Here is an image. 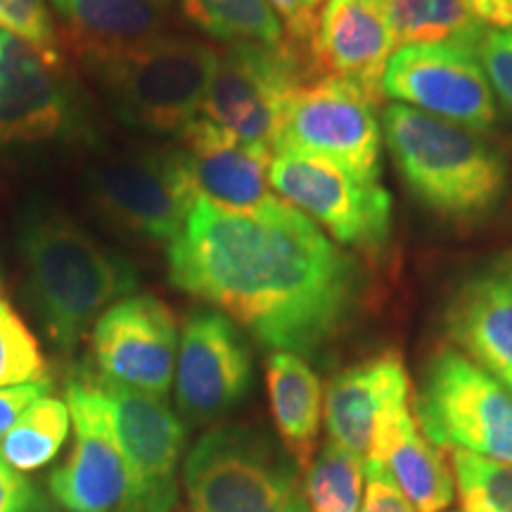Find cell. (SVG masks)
<instances>
[{
  "label": "cell",
  "mask_w": 512,
  "mask_h": 512,
  "mask_svg": "<svg viewBox=\"0 0 512 512\" xmlns=\"http://www.w3.org/2000/svg\"><path fill=\"white\" fill-rule=\"evenodd\" d=\"M98 377L112 408L114 434L126 465V496L117 512H174L178 505V470L188 430L155 394Z\"/></svg>",
  "instance_id": "8fae6325"
},
{
  "label": "cell",
  "mask_w": 512,
  "mask_h": 512,
  "mask_svg": "<svg viewBox=\"0 0 512 512\" xmlns=\"http://www.w3.org/2000/svg\"><path fill=\"white\" fill-rule=\"evenodd\" d=\"M166 264L176 290L299 356L328 347L363 297L361 264L280 197L252 211L197 200Z\"/></svg>",
  "instance_id": "6da1fadb"
},
{
  "label": "cell",
  "mask_w": 512,
  "mask_h": 512,
  "mask_svg": "<svg viewBox=\"0 0 512 512\" xmlns=\"http://www.w3.org/2000/svg\"><path fill=\"white\" fill-rule=\"evenodd\" d=\"M477 55L498 102L512 114V29L486 31Z\"/></svg>",
  "instance_id": "4dcf8cb0"
},
{
  "label": "cell",
  "mask_w": 512,
  "mask_h": 512,
  "mask_svg": "<svg viewBox=\"0 0 512 512\" xmlns=\"http://www.w3.org/2000/svg\"><path fill=\"white\" fill-rule=\"evenodd\" d=\"M382 136L403 185L439 219H489L508 190V157L484 133L394 102L382 110Z\"/></svg>",
  "instance_id": "3957f363"
},
{
  "label": "cell",
  "mask_w": 512,
  "mask_h": 512,
  "mask_svg": "<svg viewBox=\"0 0 512 512\" xmlns=\"http://www.w3.org/2000/svg\"><path fill=\"white\" fill-rule=\"evenodd\" d=\"M510 3H512V0H510Z\"/></svg>",
  "instance_id": "ab89813d"
},
{
  "label": "cell",
  "mask_w": 512,
  "mask_h": 512,
  "mask_svg": "<svg viewBox=\"0 0 512 512\" xmlns=\"http://www.w3.org/2000/svg\"><path fill=\"white\" fill-rule=\"evenodd\" d=\"M306 3H309V8L316 12V15H320V10H323L325 0H306Z\"/></svg>",
  "instance_id": "d590c367"
},
{
  "label": "cell",
  "mask_w": 512,
  "mask_h": 512,
  "mask_svg": "<svg viewBox=\"0 0 512 512\" xmlns=\"http://www.w3.org/2000/svg\"><path fill=\"white\" fill-rule=\"evenodd\" d=\"M190 512H311L302 467L259 425H219L183 463Z\"/></svg>",
  "instance_id": "5b68a950"
},
{
  "label": "cell",
  "mask_w": 512,
  "mask_h": 512,
  "mask_svg": "<svg viewBox=\"0 0 512 512\" xmlns=\"http://www.w3.org/2000/svg\"><path fill=\"white\" fill-rule=\"evenodd\" d=\"M79 131V112L60 69L0 27V150L74 138Z\"/></svg>",
  "instance_id": "2e32d148"
},
{
  "label": "cell",
  "mask_w": 512,
  "mask_h": 512,
  "mask_svg": "<svg viewBox=\"0 0 512 512\" xmlns=\"http://www.w3.org/2000/svg\"><path fill=\"white\" fill-rule=\"evenodd\" d=\"M444 512H460V510H451V508H448V510H444Z\"/></svg>",
  "instance_id": "8d00e7d4"
},
{
  "label": "cell",
  "mask_w": 512,
  "mask_h": 512,
  "mask_svg": "<svg viewBox=\"0 0 512 512\" xmlns=\"http://www.w3.org/2000/svg\"><path fill=\"white\" fill-rule=\"evenodd\" d=\"M176 318L155 294H128L93 325V361L105 380L164 399L174 384Z\"/></svg>",
  "instance_id": "9a60e30c"
},
{
  "label": "cell",
  "mask_w": 512,
  "mask_h": 512,
  "mask_svg": "<svg viewBox=\"0 0 512 512\" xmlns=\"http://www.w3.org/2000/svg\"><path fill=\"white\" fill-rule=\"evenodd\" d=\"M219 55L207 43L157 34L86 60L126 126L155 136H181L200 117Z\"/></svg>",
  "instance_id": "277c9868"
},
{
  "label": "cell",
  "mask_w": 512,
  "mask_h": 512,
  "mask_svg": "<svg viewBox=\"0 0 512 512\" xmlns=\"http://www.w3.org/2000/svg\"><path fill=\"white\" fill-rule=\"evenodd\" d=\"M64 403L74 422L69 458L48 477V494L64 512H117L126 496V465L114 434L112 408L93 370H72Z\"/></svg>",
  "instance_id": "4fadbf2b"
},
{
  "label": "cell",
  "mask_w": 512,
  "mask_h": 512,
  "mask_svg": "<svg viewBox=\"0 0 512 512\" xmlns=\"http://www.w3.org/2000/svg\"><path fill=\"white\" fill-rule=\"evenodd\" d=\"M0 27L27 41L50 67L62 72V48L48 0H0Z\"/></svg>",
  "instance_id": "f546056e"
},
{
  "label": "cell",
  "mask_w": 512,
  "mask_h": 512,
  "mask_svg": "<svg viewBox=\"0 0 512 512\" xmlns=\"http://www.w3.org/2000/svg\"><path fill=\"white\" fill-rule=\"evenodd\" d=\"M266 384L275 430L285 451L302 470L318 451L323 420V384L304 356L292 351H271L266 361Z\"/></svg>",
  "instance_id": "7402d4cb"
},
{
  "label": "cell",
  "mask_w": 512,
  "mask_h": 512,
  "mask_svg": "<svg viewBox=\"0 0 512 512\" xmlns=\"http://www.w3.org/2000/svg\"><path fill=\"white\" fill-rule=\"evenodd\" d=\"M174 382L178 411L195 425L235 411L254 382L252 351L240 325L216 309L188 313L178 339Z\"/></svg>",
  "instance_id": "5bb4252c"
},
{
  "label": "cell",
  "mask_w": 512,
  "mask_h": 512,
  "mask_svg": "<svg viewBox=\"0 0 512 512\" xmlns=\"http://www.w3.org/2000/svg\"><path fill=\"white\" fill-rule=\"evenodd\" d=\"M415 418L434 446L512 465V392L458 349L430 358Z\"/></svg>",
  "instance_id": "8992f818"
},
{
  "label": "cell",
  "mask_w": 512,
  "mask_h": 512,
  "mask_svg": "<svg viewBox=\"0 0 512 512\" xmlns=\"http://www.w3.org/2000/svg\"><path fill=\"white\" fill-rule=\"evenodd\" d=\"M361 512H415V508L380 463L366 460V501Z\"/></svg>",
  "instance_id": "d6a6232c"
},
{
  "label": "cell",
  "mask_w": 512,
  "mask_h": 512,
  "mask_svg": "<svg viewBox=\"0 0 512 512\" xmlns=\"http://www.w3.org/2000/svg\"><path fill=\"white\" fill-rule=\"evenodd\" d=\"M375 107L361 88L337 76L302 83L285 107L275 152H309L380 181L382 126Z\"/></svg>",
  "instance_id": "30bf717a"
},
{
  "label": "cell",
  "mask_w": 512,
  "mask_h": 512,
  "mask_svg": "<svg viewBox=\"0 0 512 512\" xmlns=\"http://www.w3.org/2000/svg\"><path fill=\"white\" fill-rule=\"evenodd\" d=\"M460 512H512V465L453 451Z\"/></svg>",
  "instance_id": "83f0119b"
},
{
  "label": "cell",
  "mask_w": 512,
  "mask_h": 512,
  "mask_svg": "<svg viewBox=\"0 0 512 512\" xmlns=\"http://www.w3.org/2000/svg\"><path fill=\"white\" fill-rule=\"evenodd\" d=\"M382 91L451 124L489 133L498 124V102L475 48L463 43L399 46L384 69Z\"/></svg>",
  "instance_id": "7c38bea8"
},
{
  "label": "cell",
  "mask_w": 512,
  "mask_h": 512,
  "mask_svg": "<svg viewBox=\"0 0 512 512\" xmlns=\"http://www.w3.org/2000/svg\"><path fill=\"white\" fill-rule=\"evenodd\" d=\"M50 389H53V380L0 389V439L12 430V425L22 418L24 411H27L31 403H36L38 399H43V396H48Z\"/></svg>",
  "instance_id": "e575fe53"
},
{
  "label": "cell",
  "mask_w": 512,
  "mask_h": 512,
  "mask_svg": "<svg viewBox=\"0 0 512 512\" xmlns=\"http://www.w3.org/2000/svg\"><path fill=\"white\" fill-rule=\"evenodd\" d=\"M408 394L411 387L401 389L384 403L366 460L380 463L392 475L415 512H444L456 496L453 472L439 446L415 425Z\"/></svg>",
  "instance_id": "d6986e66"
},
{
  "label": "cell",
  "mask_w": 512,
  "mask_h": 512,
  "mask_svg": "<svg viewBox=\"0 0 512 512\" xmlns=\"http://www.w3.org/2000/svg\"><path fill=\"white\" fill-rule=\"evenodd\" d=\"M0 285H3V275H0Z\"/></svg>",
  "instance_id": "74e56055"
},
{
  "label": "cell",
  "mask_w": 512,
  "mask_h": 512,
  "mask_svg": "<svg viewBox=\"0 0 512 512\" xmlns=\"http://www.w3.org/2000/svg\"><path fill=\"white\" fill-rule=\"evenodd\" d=\"M17 249L29 306L62 354H72L95 320L138 287L136 266L124 254L53 207L24 209Z\"/></svg>",
  "instance_id": "7a4b0ae2"
},
{
  "label": "cell",
  "mask_w": 512,
  "mask_h": 512,
  "mask_svg": "<svg viewBox=\"0 0 512 512\" xmlns=\"http://www.w3.org/2000/svg\"><path fill=\"white\" fill-rule=\"evenodd\" d=\"M508 389H510V392H512V382H510V384H508Z\"/></svg>",
  "instance_id": "f35d334b"
},
{
  "label": "cell",
  "mask_w": 512,
  "mask_h": 512,
  "mask_svg": "<svg viewBox=\"0 0 512 512\" xmlns=\"http://www.w3.org/2000/svg\"><path fill=\"white\" fill-rule=\"evenodd\" d=\"M396 50L389 0H325L311 43L316 76H337L384 100V69Z\"/></svg>",
  "instance_id": "e0dca14e"
},
{
  "label": "cell",
  "mask_w": 512,
  "mask_h": 512,
  "mask_svg": "<svg viewBox=\"0 0 512 512\" xmlns=\"http://www.w3.org/2000/svg\"><path fill=\"white\" fill-rule=\"evenodd\" d=\"M401 389H408V373L403 358L394 351L339 370L325 389L323 403L332 444L366 460L384 403Z\"/></svg>",
  "instance_id": "44dd1931"
},
{
  "label": "cell",
  "mask_w": 512,
  "mask_h": 512,
  "mask_svg": "<svg viewBox=\"0 0 512 512\" xmlns=\"http://www.w3.org/2000/svg\"><path fill=\"white\" fill-rule=\"evenodd\" d=\"M83 55L131 46L159 34L166 0H50Z\"/></svg>",
  "instance_id": "603a6c76"
},
{
  "label": "cell",
  "mask_w": 512,
  "mask_h": 512,
  "mask_svg": "<svg viewBox=\"0 0 512 512\" xmlns=\"http://www.w3.org/2000/svg\"><path fill=\"white\" fill-rule=\"evenodd\" d=\"M318 79L311 57L292 46L238 43L219 55L200 117L249 145L275 152L292 93Z\"/></svg>",
  "instance_id": "ba28073f"
},
{
  "label": "cell",
  "mask_w": 512,
  "mask_h": 512,
  "mask_svg": "<svg viewBox=\"0 0 512 512\" xmlns=\"http://www.w3.org/2000/svg\"><path fill=\"white\" fill-rule=\"evenodd\" d=\"M268 3L283 22L285 41L311 57V43L316 36L320 15L309 8L306 0H268Z\"/></svg>",
  "instance_id": "836d02e7"
},
{
  "label": "cell",
  "mask_w": 512,
  "mask_h": 512,
  "mask_svg": "<svg viewBox=\"0 0 512 512\" xmlns=\"http://www.w3.org/2000/svg\"><path fill=\"white\" fill-rule=\"evenodd\" d=\"M0 512H55L53 498L0 456Z\"/></svg>",
  "instance_id": "1f68e13d"
},
{
  "label": "cell",
  "mask_w": 512,
  "mask_h": 512,
  "mask_svg": "<svg viewBox=\"0 0 512 512\" xmlns=\"http://www.w3.org/2000/svg\"><path fill=\"white\" fill-rule=\"evenodd\" d=\"M446 332L465 354L505 387L512 382V259L475 275L453 294Z\"/></svg>",
  "instance_id": "ffe728a7"
},
{
  "label": "cell",
  "mask_w": 512,
  "mask_h": 512,
  "mask_svg": "<svg viewBox=\"0 0 512 512\" xmlns=\"http://www.w3.org/2000/svg\"><path fill=\"white\" fill-rule=\"evenodd\" d=\"M268 185L339 247L380 254L389 242L392 197L380 181L351 174L309 152L280 150L268 166Z\"/></svg>",
  "instance_id": "9c48e42d"
},
{
  "label": "cell",
  "mask_w": 512,
  "mask_h": 512,
  "mask_svg": "<svg viewBox=\"0 0 512 512\" xmlns=\"http://www.w3.org/2000/svg\"><path fill=\"white\" fill-rule=\"evenodd\" d=\"M67 403L55 396H43L24 411L12 430L0 439V456L19 472H36L53 463L69 437Z\"/></svg>",
  "instance_id": "484cf974"
},
{
  "label": "cell",
  "mask_w": 512,
  "mask_h": 512,
  "mask_svg": "<svg viewBox=\"0 0 512 512\" xmlns=\"http://www.w3.org/2000/svg\"><path fill=\"white\" fill-rule=\"evenodd\" d=\"M396 48L411 43H463L479 48L489 27L472 0H389Z\"/></svg>",
  "instance_id": "cb8c5ba5"
},
{
  "label": "cell",
  "mask_w": 512,
  "mask_h": 512,
  "mask_svg": "<svg viewBox=\"0 0 512 512\" xmlns=\"http://www.w3.org/2000/svg\"><path fill=\"white\" fill-rule=\"evenodd\" d=\"M181 10L190 24L228 46L285 41L283 22L268 0H181Z\"/></svg>",
  "instance_id": "d4e9b609"
},
{
  "label": "cell",
  "mask_w": 512,
  "mask_h": 512,
  "mask_svg": "<svg viewBox=\"0 0 512 512\" xmlns=\"http://www.w3.org/2000/svg\"><path fill=\"white\" fill-rule=\"evenodd\" d=\"M366 463L328 441L304 470V494L311 512H358L366 496Z\"/></svg>",
  "instance_id": "4316f807"
},
{
  "label": "cell",
  "mask_w": 512,
  "mask_h": 512,
  "mask_svg": "<svg viewBox=\"0 0 512 512\" xmlns=\"http://www.w3.org/2000/svg\"><path fill=\"white\" fill-rule=\"evenodd\" d=\"M95 211L121 233L174 242L200 195L181 147H145L107 157L88 174Z\"/></svg>",
  "instance_id": "52a82bcc"
},
{
  "label": "cell",
  "mask_w": 512,
  "mask_h": 512,
  "mask_svg": "<svg viewBox=\"0 0 512 512\" xmlns=\"http://www.w3.org/2000/svg\"><path fill=\"white\" fill-rule=\"evenodd\" d=\"M178 138L200 200L230 211H252L278 197L268 185L273 152L266 147L249 145L204 117L190 121Z\"/></svg>",
  "instance_id": "ac0fdd59"
},
{
  "label": "cell",
  "mask_w": 512,
  "mask_h": 512,
  "mask_svg": "<svg viewBox=\"0 0 512 512\" xmlns=\"http://www.w3.org/2000/svg\"><path fill=\"white\" fill-rule=\"evenodd\" d=\"M48 370L36 335L0 294V389L50 380Z\"/></svg>",
  "instance_id": "f1b7e54d"
}]
</instances>
